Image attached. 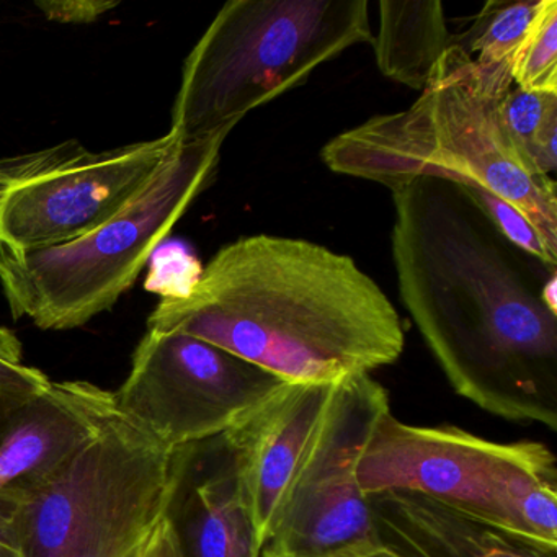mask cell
Wrapping results in <instances>:
<instances>
[{"label":"cell","mask_w":557,"mask_h":557,"mask_svg":"<svg viewBox=\"0 0 557 557\" xmlns=\"http://www.w3.org/2000/svg\"><path fill=\"white\" fill-rule=\"evenodd\" d=\"M400 299L456 394L492 416L557 430V275L507 239L465 185L391 188Z\"/></svg>","instance_id":"1"},{"label":"cell","mask_w":557,"mask_h":557,"mask_svg":"<svg viewBox=\"0 0 557 557\" xmlns=\"http://www.w3.org/2000/svg\"><path fill=\"white\" fill-rule=\"evenodd\" d=\"M148 331L210 342L288 384L337 383L396 363L403 319L351 257L305 239L240 237L218 250Z\"/></svg>","instance_id":"2"},{"label":"cell","mask_w":557,"mask_h":557,"mask_svg":"<svg viewBox=\"0 0 557 557\" xmlns=\"http://www.w3.org/2000/svg\"><path fill=\"white\" fill-rule=\"evenodd\" d=\"M511 87L510 64L481 66L455 44L409 109L341 133L322 148V161L335 174L389 190L433 177L488 191L557 249L556 182L524 164L502 125Z\"/></svg>","instance_id":"3"},{"label":"cell","mask_w":557,"mask_h":557,"mask_svg":"<svg viewBox=\"0 0 557 557\" xmlns=\"http://www.w3.org/2000/svg\"><path fill=\"white\" fill-rule=\"evenodd\" d=\"M373 40L367 0H231L188 54L171 133L201 141Z\"/></svg>","instance_id":"4"},{"label":"cell","mask_w":557,"mask_h":557,"mask_svg":"<svg viewBox=\"0 0 557 557\" xmlns=\"http://www.w3.org/2000/svg\"><path fill=\"white\" fill-rule=\"evenodd\" d=\"M227 136L182 143L132 203L87 236L25 256L2 249L0 286L14 318L70 331L109 311L213 182Z\"/></svg>","instance_id":"5"},{"label":"cell","mask_w":557,"mask_h":557,"mask_svg":"<svg viewBox=\"0 0 557 557\" xmlns=\"http://www.w3.org/2000/svg\"><path fill=\"white\" fill-rule=\"evenodd\" d=\"M364 495H425L482 523L557 550V462L544 443H495L455 425L386 412L357 469Z\"/></svg>","instance_id":"6"},{"label":"cell","mask_w":557,"mask_h":557,"mask_svg":"<svg viewBox=\"0 0 557 557\" xmlns=\"http://www.w3.org/2000/svg\"><path fill=\"white\" fill-rule=\"evenodd\" d=\"M172 449L115 416L18 495L25 557H139L164 520Z\"/></svg>","instance_id":"7"},{"label":"cell","mask_w":557,"mask_h":557,"mask_svg":"<svg viewBox=\"0 0 557 557\" xmlns=\"http://www.w3.org/2000/svg\"><path fill=\"white\" fill-rule=\"evenodd\" d=\"M389 393L355 374L335 386L260 557H335L380 546L357 469Z\"/></svg>","instance_id":"8"},{"label":"cell","mask_w":557,"mask_h":557,"mask_svg":"<svg viewBox=\"0 0 557 557\" xmlns=\"http://www.w3.org/2000/svg\"><path fill=\"white\" fill-rule=\"evenodd\" d=\"M285 384L210 342L148 331L113 394L125 419L174 449L231 432Z\"/></svg>","instance_id":"9"},{"label":"cell","mask_w":557,"mask_h":557,"mask_svg":"<svg viewBox=\"0 0 557 557\" xmlns=\"http://www.w3.org/2000/svg\"><path fill=\"white\" fill-rule=\"evenodd\" d=\"M172 135L70 161L15 185L0 208V243L14 256L74 243L115 218L168 164Z\"/></svg>","instance_id":"10"},{"label":"cell","mask_w":557,"mask_h":557,"mask_svg":"<svg viewBox=\"0 0 557 557\" xmlns=\"http://www.w3.org/2000/svg\"><path fill=\"white\" fill-rule=\"evenodd\" d=\"M164 520L178 557H260L230 432L172 449Z\"/></svg>","instance_id":"11"},{"label":"cell","mask_w":557,"mask_h":557,"mask_svg":"<svg viewBox=\"0 0 557 557\" xmlns=\"http://www.w3.org/2000/svg\"><path fill=\"white\" fill-rule=\"evenodd\" d=\"M337 383L285 384L230 432L239 456L260 547L275 528L286 492L321 425Z\"/></svg>","instance_id":"12"},{"label":"cell","mask_w":557,"mask_h":557,"mask_svg":"<svg viewBox=\"0 0 557 557\" xmlns=\"http://www.w3.org/2000/svg\"><path fill=\"white\" fill-rule=\"evenodd\" d=\"M116 410L112 391L89 381H51L0 430V494L38 487Z\"/></svg>","instance_id":"13"},{"label":"cell","mask_w":557,"mask_h":557,"mask_svg":"<svg viewBox=\"0 0 557 557\" xmlns=\"http://www.w3.org/2000/svg\"><path fill=\"white\" fill-rule=\"evenodd\" d=\"M367 502L381 546L404 557H557L425 495L387 491Z\"/></svg>","instance_id":"14"},{"label":"cell","mask_w":557,"mask_h":557,"mask_svg":"<svg viewBox=\"0 0 557 557\" xmlns=\"http://www.w3.org/2000/svg\"><path fill=\"white\" fill-rule=\"evenodd\" d=\"M374 37L377 70L394 83L422 92L446 51L455 45L438 0H383Z\"/></svg>","instance_id":"15"},{"label":"cell","mask_w":557,"mask_h":557,"mask_svg":"<svg viewBox=\"0 0 557 557\" xmlns=\"http://www.w3.org/2000/svg\"><path fill=\"white\" fill-rule=\"evenodd\" d=\"M505 133L534 174L550 177L557 168V94L511 87L500 106Z\"/></svg>","instance_id":"16"},{"label":"cell","mask_w":557,"mask_h":557,"mask_svg":"<svg viewBox=\"0 0 557 557\" xmlns=\"http://www.w3.org/2000/svg\"><path fill=\"white\" fill-rule=\"evenodd\" d=\"M540 5L541 0H491L475 15L468 30L453 40L481 66L510 64Z\"/></svg>","instance_id":"17"},{"label":"cell","mask_w":557,"mask_h":557,"mask_svg":"<svg viewBox=\"0 0 557 557\" xmlns=\"http://www.w3.org/2000/svg\"><path fill=\"white\" fill-rule=\"evenodd\" d=\"M517 89L557 94V2L541 0L540 11L510 60Z\"/></svg>","instance_id":"18"},{"label":"cell","mask_w":557,"mask_h":557,"mask_svg":"<svg viewBox=\"0 0 557 557\" xmlns=\"http://www.w3.org/2000/svg\"><path fill=\"white\" fill-rule=\"evenodd\" d=\"M50 383L44 371L25 363L17 335L0 327V430Z\"/></svg>","instance_id":"19"},{"label":"cell","mask_w":557,"mask_h":557,"mask_svg":"<svg viewBox=\"0 0 557 557\" xmlns=\"http://www.w3.org/2000/svg\"><path fill=\"white\" fill-rule=\"evenodd\" d=\"M83 151V146L71 141L54 146V148L44 149V151L30 152V154L0 158V208L4 203L5 195L15 185L51 171V169L70 161ZM2 249L4 247L0 243V252H2Z\"/></svg>","instance_id":"20"},{"label":"cell","mask_w":557,"mask_h":557,"mask_svg":"<svg viewBox=\"0 0 557 557\" xmlns=\"http://www.w3.org/2000/svg\"><path fill=\"white\" fill-rule=\"evenodd\" d=\"M45 17L61 24H92L112 9L119 8L116 0H48L37 2Z\"/></svg>","instance_id":"21"},{"label":"cell","mask_w":557,"mask_h":557,"mask_svg":"<svg viewBox=\"0 0 557 557\" xmlns=\"http://www.w3.org/2000/svg\"><path fill=\"white\" fill-rule=\"evenodd\" d=\"M0 557H25L18 531V495L0 494Z\"/></svg>","instance_id":"22"},{"label":"cell","mask_w":557,"mask_h":557,"mask_svg":"<svg viewBox=\"0 0 557 557\" xmlns=\"http://www.w3.org/2000/svg\"><path fill=\"white\" fill-rule=\"evenodd\" d=\"M139 557H178L174 536L165 520L161 521Z\"/></svg>","instance_id":"23"},{"label":"cell","mask_w":557,"mask_h":557,"mask_svg":"<svg viewBox=\"0 0 557 557\" xmlns=\"http://www.w3.org/2000/svg\"><path fill=\"white\" fill-rule=\"evenodd\" d=\"M335 557H404L400 554L394 553V550L387 549L384 546H374L370 549L357 550V553L342 554V556Z\"/></svg>","instance_id":"24"}]
</instances>
